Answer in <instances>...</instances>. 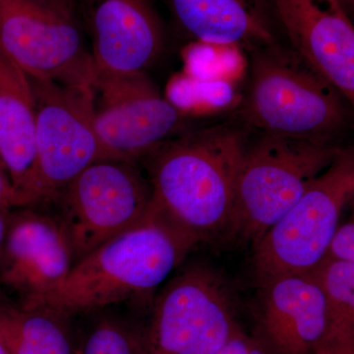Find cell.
Wrapping results in <instances>:
<instances>
[{
  "label": "cell",
  "instance_id": "6da1fadb",
  "mask_svg": "<svg viewBox=\"0 0 354 354\" xmlns=\"http://www.w3.org/2000/svg\"><path fill=\"white\" fill-rule=\"evenodd\" d=\"M251 132L236 120L199 127L145 158L153 204L195 246L232 235L237 176Z\"/></svg>",
  "mask_w": 354,
  "mask_h": 354
},
{
  "label": "cell",
  "instance_id": "7a4b0ae2",
  "mask_svg": "<svg viewBox=\"0 0 354 354\" xmlns=\"http://www.w3.org/2000/svg\"><path fill=\"white\" fill-rule=\"evenodd\" d=\"M194 246L152 202L135 227L95 248L57 286L26 298L19 307L70 318L145 298L180 267Z\"/></svg>",
  "mask_w": 354,
  "mask_h": 354
},
{
  "label": "cell",
  "instance_id": "3957f363",
  "mask_svg": "<svg viewBox=\"0 0 354 354\" xmlns=\"http://www.w3.org/2000/svg\"><path fill=\"white\" fill-rule=\"evenodd\" d=\"M249 53L248 86L234 120L278 136L334 144L341 138L348 102L321 72L279 41Z\"/></svg>",
  "mask_w": 354,
  "mask_h": 354
},
{
  "label": "cell",
  "instance_id": "277c9868",
  "mask_svg": "<svg viewBox=\"0 0 354 354\" xmlns=\"http://www.w3.org/2000/svg\"><path fill=\"white\" fill-rule=\"evenodd\" d=\"M339 149L252 130L237 176L230 237L255 245L330 167Z\"/></svg>",
  "mask_w": 354,
  "mask_h": 354
},
{
  "label": "cell",
  "instance_id": "5b68a950",
  "mask_svg": "<svg viewBox=\"0 0 354 354\" xmlns=\"http://www.w3.org/2000/svg\"><path fill=\"white\" fill-rule=\"evenodd\" d=\"M353 195V149L341 147L330 167L252 246L256 286L313 271L323 260L342 209Z\"/></svg>",
  "mask_w": 354,
  "mask_h": 354
},
{
  "label": "cell",
  "instance_id": "8992f818",
  "mask_svg": "<svg viewBox=\"0 0 354 354\" xmlns=\"http://www.w3.org/2000/svg\"><path fill=\"white\" fill-rule=\"evenodd\" d=\"M241 329L227 279L206 263H189L153 298L148 354H214Z\"/></svg>",
  "mask_w": 354,
  "mask_h": 354
},
{
  "label": "cell",
  "instance_id": "52a82bcc",
  "mask_svg": "<svg viewBox=\"0 0 354 354\" xmlns=\"http://www.w3.org/2000/svg\"><path fill=\"white\" fill-rule=\"evenodd\" d=\"M137 164L104 160L88 165L51 203L68 239L74 264L143 220L153 202Z\"/></svg>",
  "mask_w": 354,
  "mask_h": 354
},
{
  "label": "cell",
  "instance_id": "ba28073f",
  "mask_svg": "<svg viewBox=\"0 0 354 354\" xmlns=\"http://www.w3.org/2000/svg\"><path fill=\"white\" fill-rule=\"evenodd\" d=\"M0 51L31 78L93 88L94 62L73 12L50 0H0Z\"/></svg>",
  "mask_w": 354,
  "mask_h": 354
},
{
  "label": "cell",
  "instance_id": "9c48e42d",
  "mask_svg": "<svg viewBox=\"0 0 354 354\" xmlns=\"http://www.w3.org/2000/svg\"><path fill=\"white\" fill-rule=\"evenodd\" d=\"M29 78L36 106L41 205L53 202L88 165L109 158L95 129L93 88Z\"/></svg>",
  "mask_w": 354,
  "mask_h": 354
},
{
  "label": "cell",
  "instance_id": "30bf717a",
  "mask_svg": "<svg viewBox=\"0 0 354 354\" xmlns=\"http://www.w3.org/2000/svg\"><path fill=\"white\" fill-rule=\"evenodd\" d=\"M95 123L109 160L137 164L183 130V109L146 73L95 76Z\"/></svg>",
  "mask_w": 354,
  "mask_h": 354
},
{
  "label": "cell",
  "instance_id": "8fae6325",
  "mask_svg": "<svg viewBox=\"0 0 354 354\" xmlns=\"http://www.w3.org/2000/svg\"><path fill=\"white\" fill-rule=\"evenodd\" d=\"M95 76L146 73L165 34L150 0H83Z\"/></svg>",
  "mask_w": 354,
  "mask_h": 354
},
{
  "label": "cell",
  "instance_id": "7c38bea8",
  "mask_svg": "<svg viewBox=\"0 0 354 354\" xmlns=\"http://www.w3.org/2000/svg\"><path fill=\"white\" fill-rule=\"evenodd\" d=\"M290 48L354 102V27L339 0H270Z\"/></svg>",
  "mask_w": 354,
  "mask_h": 354
},
{
  "label": "cell",
  "instance_id": "4fadbf2b",
  "mask_svg": "<svg viewBox=\"0 0 354 354\" xmlns=\"http://www.w3.org/2000/svg\"><path fill=\"white\" fill-rule=\"evenodd\" d=\"M73 266L71 246L55 214L32 207L9 213L0 286L19 293L22 301L57 286Z\"/></svg>",
  "mask_w": 354,
  "mask_h": 354
},
{
  "label": "cell",
  "instance_id": "5bb4252c",
  "mask_svg": "<svg viewBox=\"0 0 354 354\" xmlns=\"http://www.w3.org/2000/svg\"><path fill=\"white\" fill-rule=\"evenodd\" d=\"M257 286L253 334L274 354H314L322 339L326 300L315 274H290Z\"/></svg>",
  "mask_w": 354,
  "mask_h": 354
},
{
  "label": "cell",
  "instance_id": "9a60e30c",
  "mask_svg": "<svg viewBox=\"0 0 354 354\" xmlns=\"http://www.w3.org/2000/svg\"><path fill=\"white\" fill-rule=\"evenodd\" d=\"M0 158L26 207L39 205L36 106L29 76L0 51Z\"/></svg>",
  "mask_w": 354,
  "mask_h": 354
},
{
  "label": "cell",
  "instance_id": "2e32d148",
  "mask_svg": "<svg viewBox=\"0 0 354 354\" xmlns=\"http://www.w3.org/2000/svg\"><path fill=\"white\" fill-rule=\"evenodd\" d=\"M186 35L211 46H241L250 53L278 43L269 0H167Z\"/></svg>",
  "mask_w": 354,
  "mask_h": 354
},
{
  "label": "cell",
  "instance_id": "e0dca14e",
  "mask_svg": "<svg viewBox=\"0 0 354 354\" xmlns=\"http://www.w3.org/2000/svg\"><path fill=\"white\" fill-rule=\"evenodd\" d=\"M68 317L0 304V339L9 354H73Z\"/></svg>",
  "mask_w": 354,
  "mask_h": 354
},
{
  "label": "cell",
  "instance_id": "ac0fdd59",
  "mask_svg": "<svg viewBox=\"0 0 354 354\" xmlns=\"http://www.w3.org/2000/svg\"><path fill=\"white\" fill-rule=\"evenodd\" d=\"M312 272L326 300L325 329L314 354H354V263L322 260Z\"/></svg>",
  "mask_w": 354,
  "mask_h": 354
},
{
  "label": "cell",
  "instance_id": "d6986e66",
  "mask_svg": "<svg viewBox=\"0 0 354 354\" xmlns=\"http://www.w3.org/2000/svg\"><path fill=\"white\" fill-rule=\"evenodd\" d=\"M82 354H148L147 325L118 314L102 317L86 337Z\"/></svg>",
  "mask_w": 354,
  "mask_h": 354
},
{
  "label": "cell",
  "instance_id": "ffe728a7",
  "mask_svg": "<svg viewBox=\"0 0 354 354\" xmlns=\"http://www.w3.org/2000/svg\"><path fill=\"white\" fill-rule=\"evenodd\" d=\"M323 260L354 263V221L337 227L328 244Z\"/></svg>",
  "mask_w": 354,
  "mask_h": 354
},
{
  "label": "cell",
  "instance_id": "44dd1931",
  "mask_svg": "<svg viewBox=\"0 0 354 354\" xmlns=\"http://www.w3.org/2000/svg\"><path fill=\"white\" fill-rule=\"evenodd\" d=\"M214 354H274L260 337L248 335L243 329L235 333Z\"/></svg>",
  "mask_w": 354,
  "mask_h": 354
},
{
  "label": "cell",
  "instance_id": "7402d4cb",
  "mask_svg": "<svg viewBox=\"0 0 354 354\" xmlns=\"http://www.w3.org/2000/svg\"><path fill=\"white\" fill-rule=\"evenodd\" d=\"M0 206L8 209L26 207L24 199L14 187L12 180L1 158H0Z\"/></svg>",
  "mask_w": 354,
  "mask_h": 354
},
{
  "label": "cell",
  "instance_id": "603a6c76",
  "mask_svg": "<svg viewBox=\"0 0 354 354\" xmlns=\"http://www.w3.org/2000/svg\"><path fill=\"white\" fill-rule=\"evenodd\" d=\"M10 211L11 209L0 206V254H1L2 248H3L4 241H6L8 216Z\"/></svg>",
  "mask_w": 354,
  "mask_h": 354
},
{
  "label": "cell",
  "instance_id": "cb8c5ba5",
  "mask_svg": "<svg viewBox=\"0 0 354 354\" xmlns=\"http://www.w3.org/2000/svg\"><path fill=\"white\" fill-rule=\"evenodd\" d=\"M53 3L57 4L58 6L66 9V10L73 12L74 0H50Z\"/></svg>",
  "mask_w": 354,
  "mask_h": 354
},
{
  "label": "cell",
  "instance_id": "d4e9b609",
  "mask_svg": "<svg viewBox=\"0 0 354 354\" xmlns=\"http://www.w3.org/2000/svg\"><path fill=\"white\" fill-rule=\"evenodd\" d=\"M342 6L346 9V12L348 14L353 12L354 6V0H339Z\"/></svg>",
  "mask_w": 354,
  "mask_h": 354
},
{
  "label": "cell",
  "instance_id": "484cf974",
  "mask_svg": "<svg viewBox=\"0 0 354 354\" xmlns=\"http://www.w3.org/2000/svg\"><path fill=\"white\" fill-rule=\"evenodd\" d=\"M10 304L7 299L6 295H4L3 291H2L1 286H0V304Z\"/></svg>",
  "mask_w": 354,
  "mask_h": 354
},
{
  "label": "cell",
  "instance_id": "4316f807",
  "mask_svg": "<svg viewBox=\"0 0 354 354\" xmlns=\"http://www.w3.org/2000/svg\"><path fill=\"white\" fill-rule=\"evenodd\" d=\"M0 354H9L1 339H0Z\"/></svg>",
  "mask_w": 354,
  "mask_h": 354
}]
</instances>
